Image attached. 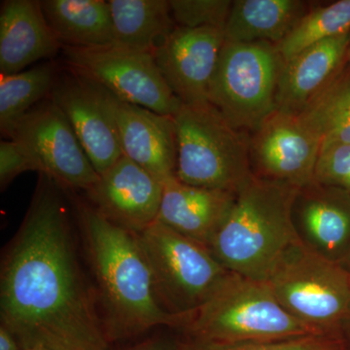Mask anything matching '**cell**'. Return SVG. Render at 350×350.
I'll use <instances>...</instances> for the list:
<instances>
[{
	"mask_svg": "<svg viewBox=\"0 0 350 350\" xmlns=\"http://www.w3.org/2000/svg\"><path fill=\"white\" fill-rule=\"evenodd\" d=\"M39 175L24 221L2 255L0 325L22 349L109 350L62 188Z\"/></svg>",
	"mask_w": 350,
	"mask_h": 350,
	"instance_id": "1",
	"label": "cell"
},
{
	"mask_svg": "<svg viewBox=\"0 0 350 350\" xmlns=\"http://www.w3.org/2000/svg\"><path fill=\"white\" fill-rule=\"evenodd\" d=\"M347 64H349L350 68V43L349 46V50H347Z\"/></svg>",
	"mask_w": 350,
	"mask_h": 350,
	"instance_id": "34",
	"label": "cell"
},
{
	"mask_svg": "<svg viewBox=\"0 0 350 350\" xmlns=\"http://www.w3.org/2000/svg\"><path fill=\"white\" fill-rule=\"evenodd\" d=\"M174 350H345L342 336L310 335L269 342H217L187 337L175 342Z\"/></svg>",
	"mask_w": 350,
	"mask_h": 350,
	"instance_id": "26",
	"label": "cell"
},
{
	"mask_svg": "<svg viewBox=\"0 0 350 350\" xmlns=\"http://www.w3.org/2000/svg\"><path fill=\"white\" fill-rule=\"evenodd\" d=\"M299 188L254 175L237 193L224 222L209 245L232 273L265 280L300 241L292 216Z\"/></svg>",
	"mask_w": 350,
	"mask_h": 350,
	"instance_id": "3",
	"label": "cell"
},
{
	"mask_svg": "<svg viewBox=\"0 0 350 350\" xmlns=\"http://www.w3.org/2000/svg\"><path fill=\"white\" fill-rule=\"evenodd\" d=\"M38 0H4L0 5V75H15L62 52Z\"/></svg>",
	"mask_w": 350,
	"mask_h": 350,
	"instance_id": "18",
	"label": "cell"
},
{
	"mask_svg": "<svg viewBox=\"0 0 350 350\" xmlns=\"http://www.w3.org/2000/svg\"><path fill=\"white\" fill-rule=\"evenodd\" d=\"M323 144H350V68L345 64L330 86L299 114Z\"/></svg>",
	"mask_w": 350,
	"mask_h": 350,
	"instance_id": "25",
	"label": "cell"
},
{
	"mask_svg": "<svg viewBox=\"0 0 350 350\" xmlns=\"http://www.w3.org/2000/svg\"><path fill=\"white\" fill-rule=\"evenodd\" d=\"M349 33L350 0L328 4L312 2L310 10L278 44V49L283 59L288 61L315 44Z\"/></svg>",
	"mask_w": 350,
	"mask_h": 350,
	"instance_id": "24",
	"label": "cell"
},
{
	"mask_svg": "<svg viewBox=\"0 0 350 350\" xmlns=\"http://www.w3.org/2000/svg\"><path fill=\"white\" fill-rule=\"evenodd\" d=\"M57 73L52 63L39 64L15 75H0V131L9 138L23 117L49 98Z\"/></svg>",
	"mask_w": 350,
	"mask_h": 350,
	"instance_id": "23",
	"label": "cell"
},
{
	"mask_svg": "<svg viewBox=\"0 0 350 350\" xmlns=\"http://www.w3.org/2000/svg\"><path fill=\"white\" fill-rule=\"evenodd\" d=\"M163 191L162 180L123 155L87 194L101 215L137 234L156 222Z\"/></svg>",
	"mask_w": 350,
	"mask_h": 350,
	"instance_id": "14",
	"label": "cell"
},
{
	"mask_svg": "<svg viewBox=\"0 0 350 350\" xmlns=\"http://www.w3.org/2000/svg\"><path fill=\"white\" fill-rule=\"evenodd\" d=\"M7 139L17 142L36 163L39 174L63 190L88 193L100 179L66 115L50 96L29 110Z\"/></svg>",
	"mask_w": 350,
	"mask_h": 350,
	"instance_id": "10",
	"label": "cell"
},
{
	"mask_svg": "<svg viewBox=\"0 0 350 350\" xmlns=\"http://www.w3.org/2000/svg\"><path fill=\"white\" fill-rule=\"evenodd\" d=\"M50 98L66 115L98 174H105L124 154L98 86L66 68L57 73Z\"/></svg>",
	"mask_w": 350,
	"mask_h": 350,
	"instance_id": "13",
	"label": "cell"
},
{
	"mask_svg": "<svg viewBox=\"0 0 350 350\" xmlns=\"http://www.w3.org/2000/svg\"><path fill=\"white\" fill-rule=\"evenodd\" d=\"M323 142L299 115L275 110L250 133L253 174L303 188L314 181Z\"/></svg>",
	"mask_w": 350,
	"mask_h": 350,
	"instance_id": "11",
	"label": "cell"
},
{
	"mask_svg": "<svg viewBox=\"0 0 350 350\" xmlns=\"http://www.w3.org/2000/svg\"><path fill=\"white\" fill-rule=\"evenodd\" d=\"M174 349L175 344L161 340V338H156V340L140 342V344L126 350H174Z\"/></svg>",
	"mask_w": 350,
	"mask_h": 350,
	"instance_id": "30",
	"label": "cell"
},
{
	"mask_svg": "<svg viewBox=\"0 0 350 350\" xmlns=\"http://www.w3.org/2000/svg\"><path fill=\"white\" fill-rule=\"evenodd\" d=\"M163 310L181 317L194 312L231 271L204 244L156 221L137 234Z\"/></svg>",
	"mask_w": 350,
	"mask_h": 350,
	"instance_id": "7",
	"label": "cell"
},
{
	"mask_svg": "<svg viewBox=\"0 0 350 350\" xmlns=\"http://www.w3.org/2000/svg\"><path fill=\"white\" fill-rule=\"evenodd\" d=\"M280 305L320 335L342 336L350 320V273L297 241L266 280Z\"/></svg>",
	"mask_w": 350,
	"mask_h": 350,
	"instance_id": "6",
	"label": "cell"
},
{
	"mask_svg": "<svg viewBox=\"0 0 350 350\" xmlns=\"http://www.w3.org/2000/svg\"><path fill=\"white\" fill-rule=\"evenodd\" d=\"M78 222L109 344L139 337L159 326L179 328L163 310L137 234L110 222L92 204H76Z\"/></svg>",
	"mask_w": 350,
	"mask_h": 350,
	"instance_id": "2",
	"label": "cell"
},
{
	"mask_svg": "<svg viewBox=\"0 0 350 350\" xmlns=\"http://www.w3.org/2000/svg\"><path fill=\"white\" fill-rule=\"evenodd\" d=\"M310 5L303 0H234L223 31L225 41L278 46Z\"/></svg>",
	"mask_w": 350,
	"mask_h": 350,
	"instance_id": "20",
	"label": "cell"
},
{
	"mask_svg": "<svg viewBox=\"0 0 350 350\" xmlns=\"http://www.w3.org/2000/svg\"><path fill=\"white\" fill-rule=\"evenodd\" d=\"M66 68L107 90L120 100L174 117L182 103L163 79L154 55L121 48L63 47Z\"/></svg>",
	"mask_w": 350,
	"mask_h": 350,
	"instance_id": "9",
	"label": "cell"
},
{
	"mask_svg": "<svg viewBox=\"0 0 350 350\" xmlns=\"http://www.w3.org/2000/svg\"><path fill=\"white\" fill-rule=\"evenodd\" d=\"M347 335V340L349 338V347H350V320L345 324L344 328H342V335Z\"/></svg>",
	"mask_w": 350,
	"mask_h": 350,
	"instance_id": "33",
	"label": "cell"
},
{
	"mask_svg": "<svg viewBox=\"0 0 350 350\" xmlns=\"http://www.w3.org/2000/svg\"><path fill=\"white\" fill-rule=\"evenodd\" d=\"M113 46L154 55L175 25L170 0H109Z\"/></svg>",
	"mask_w": 350,
	"mask_h": 350,
	"instance_id": "22",
	"label": "cell"
},
{
	"mask_svg": "<svg viewBox=\"0 0 350 350\" xmlns=\"http://www.w3.org/2000/svg\"><path fill=\"white\" fill-rule=\"evenodd\" d=\"M178 329L184 337L217 342L320 335L290 314L265 280L232 271L202 306L181 317Z\"/></svg>",
	"mask_w": 350,
	"mask_h": 350,
	"instance_id": "4",
	"label": "cell"
},
{
	"mask_svg": "<svg viewBox=\"0 0 350 350\" xmlns=\"http://www.w3.org/2000/svg\"><path fill=\"white\" fill-rule=\"evenodd\" d=\"M301 243L340 262L350 250V194L313 181L299 189L292 209Z\"/></svg>",
	"mask_w": 350,
	"mask_h": 350,
	"instance_id": "16",
	"label": "cell"
},
{
	"mask_svg": "<svg viewBox=\"0 0 350 350\" xmlns=\"http://www.w3.org/2000/svg\"><path fill=\"white\" fill-rule=\"evenodd\" d=\"M0 350H22L17 338L3 325H0Z\"/></svg>",
	"mask_w": 350,
	"mask_h": 350,
	"instance_id": "31",
	"label": "cell"
},
{
	"mask_svg": "<svg viewBox=\"0 0 350 350\" xmlns=\"http://www.w3.org/2000/svg\"><path fill=\"white\" fill-rule=\"evenodd\" d=\"M38 172V167L29 154L12 139L0 142V189L4 192L20 174Z\"/></svg>",
	"mask_w": 350,
	"mask_h": 350,
	"instance_id": "29",
	"label": "cell"
},
{
	"mask_svg": "<svg viewBox=\"0 0 350 350\" xmlns=\"http://www.w3.org/2000/svg\"><path fill=\"white\" fill-rule=\"evenodd\" d=\"M96 85L114 121L124 156L163 182L174 177L177 165L174 117L126 103Z\"/></svg>",
	"mask_w": 350,
	"mask_h": 350,
	"instance_id": "15",
	"label": "cell"
},
{
	"mask_svg": "<svg viewBox=\"0 0 350 350\" xmlns=\"http://www.w3.org/2000/svg\"><path fill=\"white\" fill-rule=\"evenodd\" d=\"M284 59L273 44L225 41L209 103L237 130L253 133L276 109Z\"/></svg>",
	"mask_w": 350,
	"mask_h": 350,
	"instance_id": "8",
	"label": "cell"
},
{
	"mask_svg": "<svg viewBox=\"0 0 350 350\" xmlns=\"http://www.w3.org/2000/svg\"><path fill=\"white\" fill-rule=\"evenodd\" d=\"M340 264L342 265V266L344 267V268L350 273V250L349 252L347 253V255L342 258Z\"/></svg>",
	"mask_w": 350,
	"mask_h": 350,
	"instance_id": "32",
	"label": "cell"
},
{
	"mask_svg": "<svg viewBox=\"0 0 350 350\" xmlns=\"http://www.w3.org/2000/svg\"><path fill=\"white\" fill-rule=\"evenodd\" d=\"M224 43L222 29L176 27L157 48V66L182 105H208L211 83Z\"/></svg>",
	"mask_w": 350,
	"mask_h": 350,
	"instance_id": "12",
	"label": "cell"
},
{
	"mask_svg": "<svg viewBox=\"0 0 350 350\" xmlns=\"http://www.w3.org/2000/svg\"><path fill=\"white\" fill-rule=\"evenodd\" d=\"M44 16L63 47L113 46L111 13L105 0H41Z\"/></svg>",
	"mask_w": 350,
	"mask_h": 350,
	"instance_id": "21",
	"label": "cell"
},
{
	"mask_svg": "<svg viewBox=\"0 0 350 350\" xmlns=\"http://www.w3.org/2000/svg\"><path fill=\"white\" fill-rule=\"evenodd\" d=\"M174 122L178 180L237 194L254 177L250 133L230 125L211 103L182 105Z\"/></svg>",
	"mask_w": 350,
	"mask_h": 350,
	"instance_id": "5",
	"label": "cell"
},
{
	"mask_svg": "<svg viewBox=\"0 0 350 350\" xmlns=\"http://www.w3.org/2000/svg\"><path fill=\"white\" fill-rule=\"evenodd\" d=\"M237 194L197 187L176 176L163 181L157 221L209 247L224 222Z\"/></svg>",
	"mask_w": 350,
	"mask_h": 350,
	"instance_id": "19",
	"label": "cell"
},
{
	"mask_svg": "<svg viewBox=\"0 0 350 350\" xmlns=\"http://www.w3.org/2000/svg\"><path fill=\"white\" fill-rule=\"evenodd\" d=\"M350 33L315 44L284 61L276 109L299 115L330 86L347 63Z\"/></svg>",
	"mask_w": 350,
	"mask_h": 350,
	"instance_id": "17",
	"label": "cell"
},
{
	"mask_svg": "<svg viewBox=\"0 0 350 350\" xmlns=\"http://www.w3.org/2000/svg\"><path fill=\"white\" fill-rule=\"evenodd\" d=\"M314 182L350 194V144H322Z\"/></svg>",
	"mask_w": 350,
	"mask_h": 350,
	"instance_id": "28",
	"label": "cell"
},
{
	"mask_svg": "<svg viewBox=\"0 0 350 350\" xmlns=\"http://www.w3.org/2000/svg\"><path fill=\"white\" fill-rule=\"evenodd\" d=\"M22 350H48L45 349H41V347H29V349H25Z\"/></svg>",
	"mask_w": 350,
	"mask_h": 350,
	"instance_id": "35",
	"label": "cell"
},
{
	"mask_svg": "<svg viewBox=\"0 0 350 350\" xmlns=\"http://www.w3.org/2000/svg\"><path fill=\"white\" fill-rule=\"evenodd\" d=\"M176 27L185 29L213 27L224 31L232 0H170Z\"/></svg>",
	"mask_w": 350,
	"mask_h": 350,
	"instance_id": "27",
	"label": "cell"
}]
</instances>
